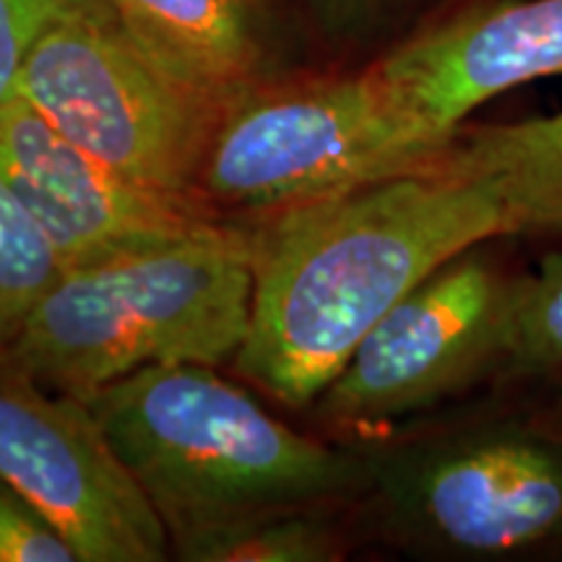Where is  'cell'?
Segmentation results:
<instances>
[{"label": "cell", "mask_w": 562, "mask_h": 562, "mask_svg": "<svg viewBox=\"0 0 562 562\" xmlns=\"http://www.w3.org/2000/svg\"><path fill=\"white\" fill-rule=\"evenodd\" d=\"M510 235L487 188L440 161L271 214L252 237L237 368L277 402L313 406L406 292L459 252Z\"/></svg>", "instance_id": "6da1fadb"}, {"label": "cell", "mask_w": 562, "mask_h": 562, "mask_svg": "<svg viewBox=\"0 0 562 562\" xmlns=\"http://www.w3.org/2000/svg\"><path fill=\"white\" fill-rule=\"evenodd\" d=\"M372 68L406 117L451 138L484 102L562 76V0L476 3L414 34Z\"/></svg>", "instance_id": "30bf717a"}, {"label": "cell", "mask_w": 562, "mask_h": 562, "mask_svg": "<svg viewBox=\"0 0 562 562\" xmlns=\"http://www.w3.org/2000/svg\"><path fill=\"white\" fill-rule=\"evenodd\" d=\"M83 402L175 550L368 487L364 453L292 430L209 364L138 370Z\"/></svg>", "instance_id": "7a4b0ae2"}, {"label": "cell", "mask_w": 562, "mask_h": 562, "mask_svg": "<svg viewBox=\"0 0 562 562\" xmlns=\"http://www.w3.org/2000/svg\"><path fill=\"white\" fill-rule=\"evenodd\" d=\"M63 273L50 237L0 180V355Z\"/></svg>", "instance_id": "4fadbf2b"}, {"label": "cell", "mask_w": 562, "mask_h": 562, "mask_svg": "<svg viewBox=\"0 0 562 562\" xmlns=\"http://www.w3.org/2000/svg\"><path fill=\"white\" fill-rule=\"evenodd\" d=\"M252 286V237L220 224L68 269L0 357L76 398L157 364L214 368L248 339Z\"/></svg>", "instance_id": "3957f363"}, {"label": "cell", "mask_w": 562, "mask_h": 562, "mask_svg": "<svg viewBox=\"0 0 562 562\" xmlns=\"http://www.w3.org/2000/svg\"><path fill=\"white\" fill-rule=\"evenodd\" d=\"M562 372V243L526 273L505 378H542Z\"/></svg>", "instance_id": "9a60e30c"}, {"label": "cell", "mask_w": 562, "mask_h": 562, "mask_svg": "<svg viewBox=\"0 0 562 562\" xmlns=\"http://www.w3.org/2000/svg\"><path fill=\"white\" fill-rule=\"evenodd\" d=\"M389 0H313L321 24L328 32L351 34L383 11Z\"/></svg>", "instance_id": "ac0fdd59"}, {"label": "cell", "mask_w": 562, "mask_h": 562, "mask_svg": "<svg viewBox=\"0 0 562 562\" xmlns=\"http://www.w3.org/2000/svg\"><path fill=\"white\" fill-rule=\"evenodd\" d=\"M16 91L125 180L191 201L227 108L154 66L108 0L55 21L32 47Z\"/></svg>", "instance_id": "8992f818"}, {"label": "cell", "mask_w": 562, "mask_h": 562, "mask_svg": "<svg viewBox=\"0 0 562 562\" xmlns=\"http://www.w3.org/2000/svg\"><path fill=\"white\" fill-rule=\"evenodd\" d=\"M0 180L50 237L66 271L220 227L195 201L110 170L19 91L0 102Z\"/></svg>", "instance_id": "9c48e42d"}, {"label": "cell", "mask_w": 562, "mask_h": 562, "mask_svg": "<svg viewBox=\"0 0 562 562\" xmlns=\"http://www.w3.org/2000/svg\"><path fill=\"white\" fill-rule=\"evenodd\" d=\"M451 138L432 136L406 117L375 68L248 87L224 108L201 188L222 206L279 214L430 170Z\"/></svg>", "instance_id": "5b68a950"}, {"label": "cell", "mask_w": 562, "mask_h": 562, "mask_svg": "<svg viewBox=\"0 0 562 562\" xmlns=\"http://www.w3.org/2000/svg\"><path fill=\"white\" fill-rule=\"evenodd\" d=\"M138 50L182 87L235 100L263 60L261 16L252 0H108Z\"/></svg>", "instance_id": "8fae6325"}, {"label": "cell", "mask_w": 562, "mask_h": 562, "mask_svg": "<svg viewBox=\"0 0 562 562\" xmlns=\"http://www.w3.org/2000/svg\"><path fill=\"white\" fill-rule=\"evenodd\" d=\"M0 480L45 513L81 562H159L170 533L83 398L0 357Z\"/></svg>", "instance_id": "ba28073f"}, {"label": "cell", "mask_w": 562, "mask_h": 562, "mask_svg": "<svg viewBox=\"0 0 562 562\" xmlns=\"http://www.w3.org/2000/svg\"><path fill=\"white\" fill-rule=\"evenodd\" d=\"M175 552L180 560L193 562H334L347 558V544L321 518L290 513L237 526Z\"/></svg>", "instance_id": "5bb4252c"}, {"label": "cell", "mask_w": 562, "mask_h": 562, "mask_svg": "<svg viewBox=\"0 0 562 562\" xmlns=\"http://www.w3.org/2000/svg\"><path fill=\"white\" fill-rule=\"evenodd\" d=\"M539 419H542L544 425H550L552 430H558L562 435V398H558V402H554Z\"/></svg>", "instance_id": "d6986e66"}, {"label": "cell", "mask_w": 562, "mask_h": 562, "mask_svg": "<svg viewBox=\"0 0 562 562\" xmlns=\"http://www.w3.org/2000/svg\"><path fill=\"white\" fill-rule=\"evenodd\" d=\"M104 0H0V102L16 94L32 47L55 21Z\"/></svg>", "instance_id": "e0dca14e"}, {"label": "cell", "mask_w": 562, "mask_h": 562, "mask_svg": "<svg viewBox=\"0 0 562 562\" xmlns=\"http://www.w3.org/2000/svg\"><path fill=\"white\" fill-rule=\"evenodd\" d=\"M0 562H81L66 533L0 480Z\"/></svg>", "instance_id": "2e32d148"}, {"label": "cell", "mask_w": 562, "mask_h": 562, "mask_svg": "<svg viewBox=\"0 0 562 562\" xmlns=\"http://www.w3.org/2000/svg\"><path fill=\"white\" fill-rule=\"evenodd\" d=\"M440 165L480 180L513 235L562 232V110L513 123H463Z\"/></svg>", "instance_id": "7c38bea8"}, {"label": "cell", "mask_w": 562, "mask_h": 562, "mask_svg": "<svg viewBox=\"0 0 562 562\" xmlns=\"http://www.w3.org/2000/svg\"><path fill=\"white\" fill-rule=\"evenodd\" d=\"M492 243L453 256L375 323L313 404L328 425L383 435L505 378L526 273L503 263Z\"/></svg>", "instance_id": "52a82bcc"}, {"label": "cell", "mask_w": 562, "mask_h": 562, "mask_svg": "<svg viewBox=\"0 0 562 562\" xmlns=\"http://www.w3.org/2000/svg\"><path fill=\"white\" fill-rule=\"evenodd\" d=\"M378 524L422 558L562 560V435L480 419L364 453Z\"/></svg>", "instance_id": "277c9868"}]
</instances>
